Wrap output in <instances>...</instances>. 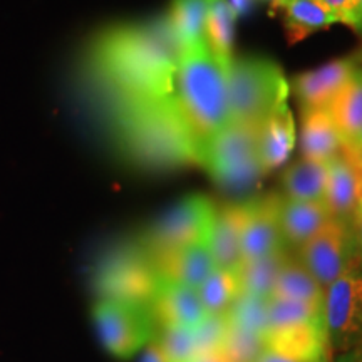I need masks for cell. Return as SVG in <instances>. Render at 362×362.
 Instances as JSON below:
<instances>
[{"instance_id": "6da1fadb", "label": "cell", "mask_w": 362, "mask_h": 362, "mask_svg": "<svg viewBox=\"0 0 362 362\" xmlns=\"http://www.w3.org/2000/svg\"><path fill=\"white\" fill-rule=\"evenodd\" d=\"M180 47L166 19L148 25H121L93 44L89 69L111 94L112 104L166 98L173 94Z\"/></svg>"}, {"instance_id": "7a4b0ae2", "label": "cell", "mask_w": 362, "mask_h": 362, "mask_svg": "<svg viewBox=\"0 0 362 362\" xmlns=\"http://www.w3.org/2000/svg\"><path fill=\"white\" fill-rule=\"evenodd\" d=\"M119 146L148 166L198 165V143L171 96L112 104Z\"/></svg>"}, {"instance_id": "3957f363", "label": "cell", "mask_w": 362, "mask_h": 362, "mask_svg": "<svg viewBox=\"0 0 362 362\" xmlns=\"http://www.w3.org/2000/svg\"><path fill=\"white\" fill-rule=\"evenodd\" d=\"M228 66L208 45L180 54L173 98L198 146L230 124Z\"/></svg>"}, {"instance_id": "277c9868", "label": "cell", "mask_w": 362, "mask_h": 362, "mask_svg": "<svg viewBox=\"0 0 362 362\" xmlns=\"http://www.w3.org/2000/svg\"><path fill=\"white\" fill-rule=\"evenodd\" d=\"M230 123L260 124L287 104L288 83L275 62L262 57L232 59L228 66Z\"/></svg>"}, {"instance_id": "5b68a950", "label": "cell", "mask_w": 362, "mask_h": 362, "mask_svg": "<svg viewBox=\"0 0 362 362\" xmlns=\"http://www.w3.org/2000/svg\"><path fill=\"white\" fill-rule=\"evenodd\" d=\"M198 165L223 187L252 185L264 176L259 156V124H226L198 146Z\"/></svg>"}, {"instance_id": "8992f818", "label": "cell", "mask_w": 362, "mask_h": 362, "mask_svg": "<svg viewBox=\"0 0 362 362\" xmlns=\"http://www.w3.org/2000/svg\"><path fill=\"white\" fill-rule=\"evenodd\" d=\"M160 275L151 257L141 243L116 247L103 257L94 272V291L98 298H115L148 304L155 296Z\"/></svg>"}, {"instance_id": "52a82bcc", "label": "cell", "mask_w": 362, "mask_h": 362, "mask_svg": "<svg viewBox=\"0 0 362 362\" xmlns=\"http://www.w3.org/2000/svg\"><path fill=\"white\" fill-rule=\"evenodd\" d=\"M93 320L104 349L117 359H129L141 352L158 329L148 304L115 298H98Z\"/></svg>"}, {"instance_id": "ba28073f", "label": "cell", "mask_w": 362, "mask_h": 362, "mask_svg": "<svg viewBox=\"0 0 362 362\" xmlns=\"http://www.w3.org/2000/svg\"><path fill=\"white\" fill-rule=\"evenodd\" d=\"M216 205L205 194L181 198L144 232L138 242L149 255L210 240Z\"/></svg>"}, {"instance_id": "9c48e42d", "label": "cell", "mask_w": 362, "mask_h": 362, "mask_svg": "<svg viewBox=\"0 0 362 362\" xmlns=\"http://www.w3.org/2000/svg\"><path fill=\"white\" fill-rule=\"evenodd\" d=\"M296 252L297 259L322 285L324 291L347 270L362 265L352 225L339 218H330Z\"/></svg>"}, {"instance_id": "30bf717a", "label": "cell", "mask_w": 362, "mask_h": 362, "mask_svg": "<svg viewBox=\"0 0 362 362\" xmlns=\"http://www.w3.org/2000/svg\"><path fill=\"white\" fill-rule=\"evenodd\" d=\"M324 320L332 351L346 352L362 346V265L325 287Z\"/></svg>"}, {"instance_id": "8fae6325", "label": "cell", "mask_w": 362, "mask_h": 362, "mask_svg": "<svg viewBox=\"0 0 362 362\" xmlns=\"http://www.w3.org/2000/svg\"><path fill=\"white\" fill-rule=\"evenodd\" d=\"M279 198L280 194H265L243 202L245 215L242 225V262L288 250L280 230Z\"/></svg>"}, {"instance_id": "7c38bea8", "label": "cell", "mask_w": 362, "mask_h": 362, "mask_svg": "<svg viewBox=\"0 0 362 362\" xmlns=\"http://www.w3.org/2000/svg\"><path fill=\"white\" fill-rule=\"evenodd\" d=\"M264 351L297 362H332L325 320L272 327L262 336Z\"/></svg>"}, {"instance_id": "4fadbf2b", "label": "cell", "mask_w": 362, "mask_h": 362, "mask_svg": "<svg viewBox=\"0 0 362 362\" xmlns=\"http://www.w3.org/2000/svg\"><path fill=\"white\" fill-rule=\"evenodd\" d=\"M356 56L341 57L314 71H307L293 78L288 88L296 94L300 110H327L344 86L349 83L356 67Z\"/></svg>"}, {"instance_id": "5bb4252c", "label": "cell", "mask_w": 362, "mask_h": 362, "mask_svg": "<svg viewBox=\"0 0 362 362\" xmlns=\"http://www.w3.org/2000/svg\"><path fill=\"white\" fill-rule=\"evenodd\" d=\"M148 307L156 327L194 329L206 315L198 288L161 277Z\"/></svg>"}, {"instance_id": "9a60e30c", "label": "cell", "mask_w": 362, "mask_h": 362, "mask_svg": "<svg viewBox=\"0 0 362 362\" xmlns=\"http://www.w3.org/2000/svg\"><path fill=\"white\" fill-rule=\"evenodd\" d=\"M149 257H151L153 265L161 279L189 285L193 288L200 287L216 267L210 240L173 248V250L153 253Z\"/></svg>"}, {"instance_id": "2e32d148", "label": "cell", "mask_w": 362, "mask_h": 362, "mask_svg": "<svg viewBox=\"0 0 362 362\" xmlns=\"http://www.w3.org/2000/svg\"><path fill=\"white\" fill-rule=\"evenodd\" d=\"M362 198V168L346 151L329 160L325 205L334 218L352 221Z\"/></svg>"}, {"instance_id": "e0dca14e", "label": "cell", "mask_w": 362, "mask_h": 362, "mask_svg": "<svg viewBox=\"0 0 362 362\" xmlns=\"http://www.w3.org/2000/svg\"><path fill=\"white\" fill-rule=\"evenodd\" d=\"M330 218L334 216L325 202L293 200L284 194L279 198L280 230L288 250H297L304 245Z\"/></svg>"}, {"instance_id": "ac0fdd59", "label": "cell", "mask_w": 362, "mask_h": 362, "mask_svg": "<svg viewBox=\"0 0 362 362\" xmlns=\"http://www.w3.org/2000/svg\"><path fill=\"white\" fill-rule=\"evenodd\" d=\"M296 119H293L288 104H284L259 124V156L262 173L267 175L282 166L296 148Z\"/></svg>"}, {"instance_id": "d6986e66", "label": "cell", "mask_w": 362, "mask_h": 362, "mask_svg": "<svg viewBox=\"0 0 362 362\" xmlns=\"http://www.w3.org/2000/svg\"><path fill=\"white\" fill-rule=\"evenodd\" d=\"M243 215H245L243 202L216 206L210 235V247L216 267L233 269L242 262Z\"/></svg>"}, {"instance_id": "ffe728a7", "label": "cell", "mask_w": 362, "mask_h": 362, "mask_svg": "<svg viewBox=\"0 0 362 362\" xmlns=\"http://www.w3.org/2000/svg\"><path fill=\"white\" fill-rule=\"evenodd\" d=\"M302 158L329 161L344 149V141L327 110H304L300 123Z\"/></svg>"}, {"instance_id": "44dd1931", "label": "cell", "mask_w": 362, "mask_h": 362, "mask_svg": "<svg viewBox=\"0 0 362 362\" xmlns=\"http://www.w3.org/2000/svg\"><path fill=\"white\" fill-rule=\"evenodd\" d=\"M210 0H173L165 17L180 51L206 45L205 27Z\"/></svg>"}, {"instance_id": "7402d4cb", "label": "cell", "mask_w": 362, "mask_h": 362, "mask_svg": "<svg viewBox=\"0 0 362 362\" xmlns=\"http://www.w3.org/2000/svg\"><path fill=\"white\" fill-rule=\"evenodd\" d=\"M274 7L284 12L285 33L292 44L337 24L336 16L320 0H279Z\"/></svg>"}, {"instance_id": "603a6c76", "label": "cell", "mask_w": 362, "mask_h": 362, "mask_svg": "<svg viewBox=\"0 0 362 362\" xmlns=\"http://www.w3.org/2000/svg\"><path fill=\"white\" fill-rule=\"evenodd\" d=\"M327 180L329 161L302 158L284 171V197L293 198V200L325 202Z\"/></svg>"}, {"instance_id": "cb8c5ba5", "label": "cell", "mask_w": 362, "mask_h": 362, "mask_svg": "<svg viewBox=\"0 0 362 362\" xmlns=\"http://www.w3.org/2000/svg\"><path fill=\"white\" fill-rule=\"evenodd\" d=\"M327 111L341 134L344 149L349 148L362 129V64L356 67L349 83L344 86Z\"/></svg>"}, {"instance_id": "d4e9b609", "label": "cell", "mask_w": 362, "mask_h": 362, "mask_svg": "<svg viewBox=\"0 0 362 362\" xmlns=\"http://www.w3.org/2000/svg\"><path fill=\"white\" fill-rule=\"evenodd\" d=\"M270 297L324 304V287L305 269V265L297 259V255L288 253L282 269L279 272Z\"/></svg>"}, {"instance_id": "484cf974", "label": "cell", "mask_w": 362, "mask_h": 362, "mask_svg": "<svg viewBox=\"0 0 362 362\" xmlns=\"http://www.w3.org/2000/svg\"><path fill=\"white\" fill-rule=\"evenodd\" d=\"M235 22H237V13L228 0H210L205 40L211 54L225 66H230L233 59Z\"/></svg>"}, {"instance_id": "4316f807", "label": "cell", "mask_w": 362, "mask_h": 362, "mask_svg": "<svg viewBox=\"0 0 362 362\" xmlns=\"http://www.w3.org/2000/svg\"><path fill=\"white\" fill-rule=\"evenodd\" d=\"M240 293H242V285H240L238 267L233 269L215 267L205 282L198 287V296L206 314L226 312Z\"/></svg>"}, {"instance_id": "83f0119b", "label": "cell", "mask_w": 362, "mask_h": 362, "mask_svg": "<svg viewBox=\"0 0 362 362\" xmlns=\"http://www.w3.org/2000/svg\"><path fill=\"white\" fill-rule=\"evenodd\" d=\"M287 257L288 250H279L270 253V255L260 257V259L242 262L238 265L242 293L269 298L279 272Z\"/></svg>"}, {"instance_id": "f1b7e54d", "label": "cell", "mask_w": 362, "mask_h": 362, "mask_svg": "<svg viewBox=\"0 0 362 362\" xmlns=\"http://www.w3.org/2000/svg\"><path fill=\"white\" fill-rule=\"evenodd\" d=\"M267 319H269V329L317 322V320H324V304L269 297V300H267Z\"/></svg>"}, {"instance_id": "f546056e", "label": "cell", "mask_w": 362, "mask_h": 362, "mask_svg": "<svg viewBox=\"0 0 362 362\" xmlns=\"http://www.w3.org/2000/svg\"><path fill=\"white\" fill-rule=\"evenodd\" d=\"M267 300H269V298L250 296V293H240L225 314L228 317L230 324L259 334L262 337L267 330H269Z\"/></svg>"}, {"instance_id": "4dcf8cb0", "label": "cell", "mask_w": 362, "mask_h": 362, "mask_svg": "<svg viewBox=\"0 0 362 362\" xmlns=\"http://www.w3.org/2000/svg\"><path fill=\"white\" fill-rule=\"evenodd\" d=\"M220 352L228 362H255L264 352V342L259 334L230 324Z\"/></svg>"}, {"instance_id": "1f68e13d", "label": "cell", "mask_w": 362, "mask_h": 362, "mask_svg": "<svg viewBox=\"0 0 362 362\" xmlns=\"http://www.w3.org/2000/svg\"><path fill=\"white\" fill-rule=\"evenodd\" d=\"M155 341L160 344L170 362H192L198 356L193 329L158 327Z\"/></svg>"}, {"instance_id": "d6a6232c", "label": "cell", "mask_w": 362, "mask_h": 362, "mask_svg": "<svg viewBox=\"0 0 362 362\" xmlns=\"http://www.w3.org/2000/svg\"><path fill=\"white\" fill-rule=\"evenodd\" d=\"M228 317L225 312L220 314H206L197 327L193 329L197 354H214L223 347L226 332H228Z\"/></svg>"}, {"instance_id": "836d02e7", "label": "cell", "mask_w": 362, "mask_h": 362, "mask_svg": "<svg viewBox=\"0 0 362 362\" xmlns=\"http://www.w3.org/2000/svg\"><path fill=\"white\" fill-rule=\"evenodd\" d=\"M330 12L336 16L337 22L351 27L354 30H362V6L361 0H320Z\"/></svg>"}, {"instance_id": "e575fe53", "label": "cell", "mask_w": 362, "mask_h": 362, "mask_svg": "<svg viewBox=\"0 0 362 362\" xmlns=\"http://www.w3.org/2000/svg\"><path fill=\"white\" fill-rule=\"evenodd\" d=\"M139 362H170V361L165 352H163L160 344L155 341V337H153V341L143 349V356L141 359H139Z\"/></svg>"}, {"instance_id": "d590c367", "label": "cell", "mask_w": 362, "mask_h": 362, "mask_svg": "<svg viewBox=\"0 0 362 362\" xmlns=\"http://www.w3.org/2000/svg\"><path fill=\"white\" fill-rule=\"evenodd\" d=\"M351 225H352V230H354L357 248H359L361 264H362V198H361L359 205H357V208H356V214H354V216H352Z\"/></svg>"}, {"instance_id": "8d00e7d4", "label": "cell", "mask_w": 362, "mask_h": 362, "mask_svg": "<svg viewBox=\"0 0 362 362\" xmlns=\"http://www.w3.org/2000/svg\"><path fill=\"white\" fill-rule=\"evenodd\" d=\"M332 362H362V346L346 352H339V356Z\"/></svg>"}, {"instance_id": "74e56055", "label": "cell", "mask_w": 362, "mask_h": 362, "mask_svg": "<svg viewBox=\"0 0 362 362\" xmlns=\"http://www.w3.org/2000/svg\"><path fill=\"white\" fill-rule=\"evenodd\" d=\"M228 2L235 11V13H237V17H240V16H243V13H247L248 11H250L255 0H228Z\"/></svg>"}, {"instance_id": "f35d334b", "label": "cell", "mask_w": 362, "mask_h": 362, "mask_svg": "<svg viewBox=\"0 0 362 362\" xmlns=\"http://www.w3.org/2000/svg\"><path fill=\"white\" fill-rule=\"evenodd\" d=\"M342 151H346L347 155L352 156V158H357V156L362 155V129L359 131V134H357V138L354 139V143H352L349 148L342 149Z\"/></svg>"}, {"instance_id": "ab89813d", "label": "cell", "mask_w": 362, "mask_h": 362, "mask_svg": "<svg viewBox=\"0 0 362 362\" xmlns=\"http://www.w3.org/2000/svg\"><path fill=\"white\" fill-rule=\"evenodd\" d=\"M192 362H228L221 352H214V354H200L197 356Z\"/></svg>"}, {"instance_id": "60d3db41", "label": "cell", "mask_w": 362, "mask_h": 362, "mask_svg": "<svg viewBox=\"0 0 362 362\" xmlns=\"http://www.w3.org/2000/svg\"><path fill=\"white\" fill-rule=\"evenodd\" d=\"M255 362H297V361H292V359H285V357H280V356H275V354H270V352L264 351L262 354L259 356V359Z\"/></svg>"}, {"instance_id": "b9f144b4", "label": "cell", "mask_w": 362, "mask_h": 362, "mask_svg": "<svg viewBox=\"0 0 362 362\" xmlns=\"http://www.w3.org/2000/svg\"><path fill=\"white\" fill-rule=\"evenodd\" d=\"M275 2H279V0H272V4H275Z\"/></svg>"}, {"instance_id": "7bdbcfd3", "label": "cell", "mask_w": 362, "mask_h": 362, "mask_svg": "<svg viewBox=\"0 0 362 362\" xmlns=\"http://www.w3.org/2000/svg\"><path fill=\"white\" fill-rule=\"evenodd\" d=\"M361 6H362V0H361Z\"/></svg>"}]
</instances>
